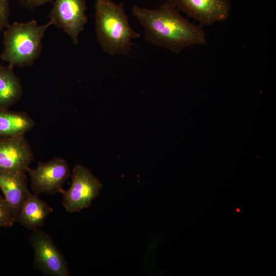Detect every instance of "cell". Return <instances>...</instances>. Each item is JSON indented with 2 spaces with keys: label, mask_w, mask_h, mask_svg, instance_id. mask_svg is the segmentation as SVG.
Masks as SVG:
<instances>
[{
  "label": "cell",
  "mask_w": 276,
  "mask_h": 276,
  "mask_svg": "<svg viewBox=\"0 0 276 276\" xmlns=\"http://www.w3.org/2000/svg\"><path fill=\"white\" fill-rule=\"evenodd\" d=\"M9 6L8 0H0V32L9 25Z\"/></svg>",
  "instance_id": "9a60e30c"
},
{
  "label": "cell",
  "mask_w": 276,
  "mask_h": 276,
  "mask_svg": "<svg viewBox=\"0 0 276 276\" xmlns=\"http://www.w3.org/2000/svg\"><path fill=\"white\" fill-rule=\"evenodd\" d=\"M29 243L34 251V266L37 270L49 276L70 275L63 255L48 234L35 229L29 237Z\"/></svg>",
  "instance_id": "5b68a950"
},
{
  "label": "cell",
  "mask_w": 276,
  "mask_h": 276,
  "mask_svg": "<svg viewBox=\"0 0 276 276\" xmlns=\"http://www.w3.org/2000/svg\"><path fill=\"white\" fill-rule=\"evenodd\" d=\"M71 176L70 187L61 193L62 204L67 213H73L89 207L103 185L88 168L81 164L74 167Z\"/></svg>",
  "instance_id": "277c9868"
},
{
  "label": "cell",
  "mask_w": 276,
  "mask_h": 276,
  "mask_svg": "<svg viewBox=\"0 0 276 276\" xmlns=\"http://www.w3.org/2000/svg\"><path fill=\"white\" fill-rule=\"evenodd\" d=\"M167 2L205 26L226 20L231 8L230 0H167Z\"/></svg>",
  "instance_id": "ba28073f"
},
{
  "label": "cell",
  "mask_w": 276,
  "mask_h": 276,
  "mask_svg": "<svg viewBox=\"0 0 276 276\" xmlns=\"http://www.w3.org/2000/svg\"><path fill=\"white\" fill-rule=\"evenodd\" d=\"M0 189L16 220L22 203L31 193L26 172L0 169Z\"/></svg>",
  "instance_id": "30bf717a"
},
{
  "label": "cell",
  "mask_w": 276,
  "mask_h": 276,
  "mask_svg": "<svg viewBox=\"0 0 276 276\" xmlns=\"http://www.w3.org/2000/svg\"><path fill=\"white\" fill-rule=\"evenodd\" d=\"M27 172L31 190L38 195L43 193H62L65 181L71 175L68 164L60 157L47 162H38L36 168H30Z\"/></svg>",
  "instance_id": "8992f818"
},
{
  "label": "cell",
  "mask_w": 276,
  "mask_h": 276,
  "mask_svg": "<svg viewBox=\"0 0 276 276\" xmlns=\"http://www.w3.org/2000/svg\"><path fill=\"white\" fill-rule=\"evenodd\" d=\"M85 0H55L49 13L52 23L62 29L75 44L79 43V35L83 30L88 18L86 14Z\"/></svg>",
  "instance_id": "52a82bcc"
},
{
  "label": "cell",
  "mask_w": 276,
  "mask_h": 276,
  "mask_svg": "<svg viewBox=\"0 0 276 276\" xmlns=\"http://www.w3.org/2000/svg\"><path fill=\"white\" fill-rule=\"evenodd\" d=\"M27 6L35 7L42 6L49 2H53V0H24Z\"/></svg>",
  "instance_id": "2e32d148"
},
{
  "label": "cell",
  "mask_w": 276,
  "mask_h": 276,
  "mask_svg": "<svg viewBox=\"0 0 276 276\" xmlns=\"http://www.w3.org/2000/svg\"><path fill=\"white\" fill-rule=\"evenodd\" d=\"M15 222L11 209L5 198L0 195V227H11Z\"/></svg>",
  "instance_id": "5bb4252c"
},
{
  "label": "cell",
  "mask_w": 276,
  "mask_h": 276,
  "mask_svg": "<svg viewBox=\"0 0 276 276\" xmlns=\"http://www.w3.org/2000/svg\"><path fill=\"white\" fill-rule=\"evenodd\" d=\"M132 13L143 27L146 40L155 46L179 54L187 47L207 43L202 26L185 18L167 2L156 9L134 5Z\"/></svg>",
  "instance_id": "6da1fadb"
},
{
  "label": "cell",
  "mask_w": 276,
  "mask_h": 276,
  "mask_svg": "<svg viewBox=\"0 0 276 276\" xmlns=\"http://www.w3.org/2000/svg\"><path fill=\"white\" fill-rule=\"evenodd\" d=\"M95 8L97 40L103 52L110 56L129 55L132 40L140 34L130 26L123 4L97 0Z\"/></svg>",
  "instance_id": "7a4b0ae2"
},
{
  "label": "cell",
  "mask_w": 276,
  "mask_h": 276,
  "mask_svg": "<svg viewBox=\"0 0 276 276\" xmlns=\"http://www.w3.org/2000/svg\"><path fill=\"white\" fill-rule=\"evenodd\" d=\"M35 125V121L25 112L0 109V137L25 135Z\"/></svg>",
  "instance_id": "4fadbf2b"
},
{
  "label": "cell",
  "mask_w": 276,
  "mask_h": 276,
  "mask_svg": "<svg viewBox=\"0 0 276 276\" xmlns=\"http://www.w3.org/2000/svg\"><path fill=\"white\" fill-rule=\"evenodd\" d=\"M53 208L41 199L39 195L31 193L22 203L15 222L31 230L42 226Z\"/></svg>",
  "instance_id": "8fae6325"
},
{
  "label": "cell",
  "mask_w": 276,
  "mask_h": 276,
  "mask_svg": "<svg viewBox=\"0 0 276 276\" xmlns=\"http://www.w3.org/2000/svg\"><path fill=\"white\" fill-rule=\"evenodd\" d=\"M34 154L25 135L0 137V169L27 172Z\"/></svg>",
  "instance_id": "9c48e42d"
},
{
  "label": "cell",
  "mask_w": 276,
  "mask_h": 276,
  "mask_svg": "<svg viewBox=\"0 0 276 276\" xmlns=\"http://www.w3.org/2000/svg\"><path fill=\"white\" fill-rule=\"evenodd\" d=\"M51 25V21L38 25L35 20L9 24L4 32V49L0 58L13 67L32 66L41 54L42 40Z\"/></svg>",
  "instance_id": "3957f363"
},
{
  "label": "cell",
  "mask_w": 276,
  "mask_h": 276,
  "mask_svg": "<svg viewBox=\"0 0 276 276\" xmlns=\"http://www.w3.org/2000/svg\"><path fill=\"white\" fill-rule=\"evenodd\" d=\"M13 66L0 65V109H9L21 98L23 87Z\"/></svg>",
  "instance_id": "7c38bea8"
}]
</instances>
